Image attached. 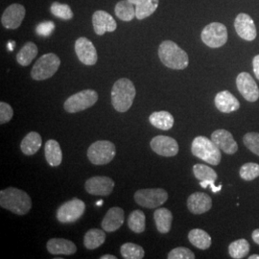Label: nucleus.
Returning a JSON list of instances; mask_svg holds the SVG:
<instances>
[{"label": "nucleus", "mask_w": 259, "mask_h": 259, "mask_svg": "<svg viewBox=\"0 0 259 259\" xmlns=\"http://www.w3.org/2000/svg\"><path fill=\"white\" fill-rule=\"evenodd\" d=\"M0 205L17 215H25L32 207V200L25 191L8 187L0 191Z\"/></svg>", "instance_id": "obj_1"}, {"label": "nucleus", "mask_w": 259, "mask_h": 259, "mask_svg": "<svg viewBox=\"0 0 259 259\" xmlns=\"http://www.w3.org/2000/svg\"><path fill=\"white\" fill-rule=\"evenodd\" d=\"M136 87L127 79L121 78L117 80L111 89V104L115 111L126 112L129 111L136 98Z\"/></svg>", "instance_id": "obj_2"}, {"label": "nucleus", "mask_w": 259, "mask_h": 259, "mask_svg": "<svg viewBox=\"0 0 259 259\" xmlns=\"http://www.w3.org/2000/svg\"><path fill=\"white\" fill-rule=\"evenodd\" d=\"M158 57L163 65L175 70L185 69L189 64L187 53L172 40H164L160 44Z\"/></svg>", "instance_id": "obj_3"}, {"label": "nucleus", "mask_w": 259, "mask_h": 259, "mask_svg": "<svg viewBox=\"0 0 259 259\" xmlns=\"http://www.w3.org/2000/svg\"><path fill=\"white\" fill-rule=\"evenodd\" d=\"M191 152L193 156L211 165H218L222 158L220 149L213 142L212 139H208L203 136L193 139Z\"/></svg>", "instance_id": "obj_4"}, {"label": "nucleus", "mask_w": 259, "mask_h": 259, "mask_svg": "<svg viewBox=\"0 0 259 259\" xmlns=\"http://www.w3.org/2000/svg\"><path fill=\"white\" fill-rule=\"evenodd\" d=\"M61 60L54 53L41 56L31 70V77L36 81H44L51 78L58 71Z\"/></svg>", "instance_id": "obj_5"}, {"label": "nucleus", "mask_w": 259, "mask_h": 259, "mask_svg": "<svg viewBox=\"0 0 259 259\" xmlns=\"http://www.w3.org/2000/svg\"><path fill=\"white\" fill-rule=\"evenodd\" d=\"M115 155V145L109 140L95 141L88 150V157L95 165H106L110 163Z\"/></svg>", "instance_id": "obj_6"}, {"label": "nucleus", "mask_w": 259, "mask_h": 259, "mask_svg": "<svg viewBox=\"0 0 259 259\" xmlns=\"http://www.w3.org/2000/svg\"><path fill=\"white\" fill-rule=\"evenodd\" d=\"M97 101L98 93L93 90H84L68 97L65 100L64 108L68 113H76L93 107Z\"/></svg>", "instance_id": "obj_7"}, {"label": "nucleus", "mask_w": 259, "mask_h": 259, "mask_svg": "<svg viewBox=\"0 0 259 259\" xmlns=\"http://www.w3.org/2000/svg\"><path fill=\"white\" fill-rule=\"evenodd\" d=\"M136 203L146 208H157L168 200V193L162 188L139 189L134 196Z\"/></svg>", "instance_id": "obj_8"}, {"label": "nucleus", "mask_w": 259, "mask_h": 259, "mask_svg": "<svg viewBox=\"0 0 259 259\" xmlns=\"http://www.w3.org/2000/svg\"><path fill=\"white\" fill-rule=\"evenodd\" d=\"M201 37L205 46L210 48H219L228 41V30L223 23L212 22L204 28Z\"/></svg>", "instance_id": "obj_9"}, {"label": "nucleus", "mask_w": 259, "mask_h": 259, "mask_svg": "<svg viewBox=\"0 0 259 259\" xmlns=\"http://www.w3.org/2000/svg\"><path fill=\"white\" fill-rule=\"evenodd\" d=\"M85 204L83 201L78 198H73L72 200L60 205L56 216L59 222L70 224L78 221L83 216Z\"/></svg>", "instance_id": "obj_10"}, {"label": "nucleus", "mask_w": 259, "mask_h": 259, "mask_svg": "<svg viewBox=\"0 0 259 259\" xmlns=\"http://www.w3.org/2000/svg\"><path fill=\"white\" fill-rule=\"evenodd\" d=\"M237 90L248 102H255L259 98V89L254 79L248 72H241L236 78Z\"/></svg>", "instance_id": "obj_11"}, {"label": "nucleus", "mask_w": 259, "mask_h": 259, "mask_svg": "<svg viewBox=\"0 0 259 259\" xmlns=\"http://www.w3.org/2000/svg\"><path fill=\"white\" fill-rule=\"evenodd\" d=\"M84 188L89 194L109 196L113 191L114 182L109 177H93L85 182Z\"/></svg>", "instance_id": "obj_12"}, {"label": "nucleus", "mask_w": 259, "mask_h": 259, "mask_svg": "<svg viewBox=\"0 0 259 259\" xmlns=\"http://www.w3.org/2000/svg\"><path fill=\"white\" fill-rule=\"evenodd\" d=\"M75 52L79 61L85 65H93L98 60L96 48L87 37H79L75 42Z\"/></svg>", "instance_id": "obj_13"}, {"label": "nucleus", "mask_w": 259, "mask_h": 259, "mask_svg": "<svg viewBox=\"0 0 259 259\" xmlns=\"http://www.w3.org/2000/svg\"><path fill=\"white\" fill-rule=\"evenodd\" d=\"M150 146L158 156L174 157L179 153V144L176 139L167 136H157L151 140Z\"/></svg>", "instance_id": "obj_14"}, {"label": "nucleus", "mask_w": 259, "mask_h": 259, "mask_svg": "<svg viewBox=\"0 0 259 259\" xmlns=\"http://www.w3.org/2000/svg\"><path fill=\"white\" fill-rule=\"evenodd\" d=\"M193 173H194L195 178L200 181V185L203 188L210 186L213 193H217L222 189V185L216 186L214 185L215 181L218 178V175L211 167L204 165V164H195L193 166Z\"/></svg>", "instance_id": "obj_15"}, {"label": "nucleus", "mask_w": 259, "mask_h": 259, "mask_svg": "<svg viewBox=\"0 0 259 259\" xmlns=\"http://www.w3.org/2000/svg\"><path fill=\"white\" fill-rule=\"evenodd\" d=\"M26 11L24 6L20 4H12L4 11L1 17L2 25L7 29H17L19 28L22 20L25 18Z\"/></svg>", "instance_id": "obj_16"}, {"label": "nucleus", "mask_w": 259, "mask_h": 259, "mask_svg": "<svg viewBox=\"0 0 259 259\" xmlns=\"http://www.w3.org/2000/svg\"><path fill=\"white\" fill-rule=\"evenodd\" d=\"M234 27L238 36L248 41L253 40L256 36V27L250 16L241 13L234 20Z\"/></svg>", "instance_id": "obj_17"}, {"label": "nucleus", "mask_w": 259, "mask_h": 259, "mask_svg": "<svg viewBox=\"0 0 259 259\" xmlns=\"http://www.w3.org/2000/svg\"><path fill=\"white\" fill-rule=\"evenodd\" d=\"M213 142L227 155H233L237 152L238 145L232 134L227 130H216L211 135Z\"/></svg>", "instance_id": "obj_18"}, {"label": "nucleus", "mask_w": 259, "mask_h": 259, "mask_svg": "<svg viewBox=\"0 0 259 259\" xmlns=\"http://www.w3.org/2000/svg\"><path fill=\"white\" fill-rule=\"evenodd\" d=\"M93 24L94 32L102 36L106 32H114L117 24L111 15L105 11H96L93 14Z\"/></svg>", "instance_id": "obj_19"}, {"label": "nucleus", "mask_w": 259, "mask_h": 259, "mask_svg": "<svg viewBox=\"0 0 259 259\" xmlns=\"http://www.w3.org/2000/svg\"><path fill=\"white\" fill-rule=\"evenodd\" d=\"M187 207L190 212L196 215L204 214L211 209L212 200L209 195L203 192H195L188 197Z\"/></svg>", "instance_id": "obj_20"}, {"label": "nucleus", "mask_w": 259, "mask_h": 259, "mask_svg": "<svg viewBox=\"0 0 259 259\" xmlns=\"http://www.w3.org/2000/svg\"><path fill=\"white\" fill-rule=\"evenodd\" d=\"M125 221V212L121 207H111L103 219L102 229L107 232H114L119 230Z\"/></svg>", "instance_id": "obj_21"}, {"label": "nucleus", "mask_w": 259, "mask_h": 259, "mask_svg": "<svg viewBox=\"0 0 259 259\" xmlns=\"http://www.w3.org/2000/svg\"><path fill=\"white\" fill-rule=\"evenodd\" d=\"M214 103L217 110L224 113H231L240 108V102L238 99L229 91H223L217 93Z\"/></svg>", "instance_id": "obj_22"}, {"label": "nucleus", "mask_w": 259, "mask_h": 259, "mask_svg": "<svg viewBox=\"0 0 259 259\" xmlns=\"http://www.w3.org/2000/svg\"><path fill=\"white\" fill-rule=\"evenodd\" d=\"M47 250L54 255H71L77 251V247L72 241L64 238H52L47 242Z\"/></svg>", "instance_id": "obj_23"}, {"label": "nucleus", "mask_w": 259, "mask_h": 259, "mask_svg": "<svg viewBox=\"0 0 259 259\" xmlns=\"http://www.w3.org/2000/svg\"><path fill=\"white\" fill-rule=\"evenodd\" d=\"M45 154L50 166H59L63 161V152L59 142L55 139L47 140L45 145Z\"/></svg>", "instance_id": "obj_24"}, {"label": "nucleus", "mask_w": 259, "mask_h": 259, "mask_svg": "<svg viewBox=\"0 0 259 259\" xmlns=\"http://www.w3.org/2000/svg\"><path fill=\"white\" fill-rule=\"evenodd\" d=\"M41 137L37 132H30L20 143L21 152L25 156H33L41 147Z\"/></svg>", "instance_id": "obj_25"}, {"label": "nucleus", "mask_w": 259, "mask_h": 259, "mask_svg": "<svg viewBox=\"0 0 259 259\" xmlns=\"http://www.w3.org/2000/svg\"><path fill=\"white\" fill-rule=\"evenodd\" d=\"M136 6V18L141 20L155 13L158 6V0H129Z\"/></svg>", "instance_id": "obj_26"}, {"label": "nucleus", "mask_w": 259, "mask_h": 259, "mask_svg": "<svg viewBox=\"0 0 259 259\" xmlns=\"http://www.w3.org/2000/svg\"><path fill=\"white\" fill-rule=\"evenodd\" d=\"M154 219L158 232L168 233L171 230L173 222V214L167 208H157L154 212Z\"/></svg>", "instance_id": "obj_27"}, {"label": "nucleus", "mask_w": 259, "mask_h": 259, "mask_svg": "<svg viewBox=\"0 0 259 259\" xmlns=\"http://www.w3.org/2000/svg\"><path fill=\"white\" fill-rule=\"evenodd\" d=\"M150 123L157 129L168 131L174 125L173 115L165 111H155L149 117Z\"/></svg>", "instance_id": "obj_28"}, {"label": "nucleus", "mask_w": 259, "mask_h": 259, "mask_svg": "<svg viewBox=\"0 0 259 259\" xmlns=\"http://www.w3.org/2000/svg\"><path fill=\"white\" fill-rule=\"evenodd\" d=\"M189 242L200 250H207L211 246V237L206 232L200 229H194L188 233Z\"/></svg>", "instance_id": "obj_29"}, {"label": "nucleus", "mask_w": 259, "mask_h": 259, "mask_svg": "<svg viewBox=\"0 0 259 259\" xmlns=\"http://www.w3.org/2000/svg\"><path fill=\"white\" fill-rule=\"evenodd\" d=\"M105 231L98 229H92L85 232L83 236V245L88 250H95L102 246L106 241Z\"/></svg>", "instance_id": "obj_30"}, {"label": "nucleus", "mask_w": 259, "mask_h": 259, "mask_svg": "<svg viewBox=\"0 0 259 259\" xmlns=\"http://www.w3.org/2000/svg\"><path fill=\"white\" fill-rule=\"evenodd\" d=\"M37 52L38 50H37V46L34 42L29 41L19 50L17 55V61L19 65L22 66H28L37 57Z\"/></svg>", "instance_id": "obj_31"}, {"label": "nucleus", "mask_w": 259, "mask_h": 259, "mask_svg": "<svg viewBox=\"0 0 259 259\" xmlns=\"http://www.w3.org/2000/svg\"><path fill=\"white\" fill-rule=\"evenodd\" d=\"M115 15L123 21H131L136 17V6L129 0H122L114 8Z\"/></svg>", "instance_id": "obj_32"}, {"label": "nucleus", "mask_w": 259, "mask_h": 259, "mask_svg": "<svg viewBox=\"0 0 259 259\" xmlns=\"http://www.w3.org/2000/svg\"><path fill=\"white\" fill-rule=\"evenodd\" d=\"M250 251V244L246 239H238L229 246V253L232 258H245Z\"/></svg>", "instance_id": "obj_33"}, {"label": "nucleus", "mask_w": 259, "mask_h": 259, "mask_svg": "<svg viewBox=\"0 0 259 259\" xmlns=\"http://www.w3.org/2000/svg\"><path fill=\"white\" fill-rule=\"evenodd\" d=\"M128 226L132 232L142 233L146 228V217L142 210H135L128 218Z\"/></svg>", "instance_id": "obj_34"}, {"label": "nucleus", "mask_w": 259, "mask_h": 259, "mask_svg": "<svg viewBox=\"0 0 259 259\" xmlns=\"http://www.w3.org/2000/svg\"><path fill=\"white\" fill-rule=\"evenodd\" d=\"M121 255L126 259H142L145 251L141 246L135 243H125L121 246Z\"/></svg>", "instance_id": "obj_35"}, {"label": "nucleus", "mask_w": 259, "mask_h": 259, "mask_svg": "<svg viewBox=\"0 0 259 259\" xmlns=\"http://www.w3.org/2000/svg\"><path fill=\"white\" fill-rule=\"evenodd\" d=\"M240 177L244 181H253L259 177V164L254 162H248L241 166Z\"/></svg>", "instance_id": "obj_36"}, {"label": "nucleus", "mask_w": 259, "mask_h": 259, "mask_svg": "<svg viewBox=\"0 0 259 259\" xmlns=\"http://www.w3.org/2000/svg\"><path fill=\"white\" fill-rule=\"evenodd\" d=\"M50 11L55 17L60 19H71L73 18L72 10L66 4L54 2L50 7Z\"/></svg>", "instance_id": "obj_37"}, {"label": "nucleus", "mask_w": 259, "mask_h": 259, "mask_svg": "<svg viewBox=\"0 0 259 259\" xmlns=\"http://www.w3.org/2000/svg\"><path fill=\"white\" fill-rule=\"evenodd\" d=\"M243 142L245 146L259 157V133H248L244 136Z\"/></svg>", "instance_id": "obj_38"}, {"label": "nucleus", "mask_w": 259, "mask_h": 259, "mask_svg": "<svg viewBox=\"0 0 259 259\" xmlns=\"http://www.w3.org/2000/svg\"><path fill=\"white\" fill-rule=\"evenodd\" d=\"M168 259H194V252L191 250H189L188 248L185 247H178L175 248L174 250H171L168 255Z\"/></svg>", "instance_id": "obj_39"}, {"label": "nucleus", "mask_w": 259, "mask_h": 259, "mask_svg": "<svg viewBox=\"0 0 259 259\" xmlns=\"http://www.w3.org/2000/svg\"><path fill=\"white\" fill-rule=\"evenodd\" d=\"M14 116V110L8 103L0 102V124L8 123Z\"/></svg>", "instance_id": "obj_40"}, {"label": "nucleus", "mask_w": 259, "mask_h": 259, "mask_svg": "<svg viewBox=\"0 0 259 259\" xmlns=\"http://www.w3.org/2000/svg\"><path fill=\"white\" fill-rule=\"evenodd\" d=\"M54 28H55V25L52 21H47V22H41L40 24H38L36 28V31L38 35L47 37L53 32Z\"/></svg>", "instance_id": "obj_41"}, {"label": "nucleus", "mask_w": 259, "mask_h": 259, "mask_svg": "<svg viewBox=\"0 0 259 259\" xmlns=\"http://www.w3.org/2000/svg\"><path fill=\"white\" fill-rule=\"evenodd\" d=\"M252 66H253V73L259 80V55H256L253 58Z\"/></svg>", "instance_id": "obj_42"}, {"label": "nucleus", "mask_w": 259, "mask_h": 259, "mask_svg": "<svg viewBox=\"0 0 259 259\" xmlns=\"http://www.w3.org/2000/svg\"><path fill=\"white\" fill-rule=\"evenodd\" d=\"M251 237H252V240L254 241V243H256L257 245H259V229L252 232Z\"/></svg>", "instance_id": "obj_43"}, {"label": "nucleus", "mask_w": 259, "mask_h": 259, "mask_svg": "<svg viewBox=\"0 0 259 259\" xmlns=\"http://www.w3.org/2000/svg\"><path fill=\"white\" fill-rule=\"evenodd\" d=\"M101 259H116V256H114V255H111V254H105V255H102Z\"/></svg>", "instance_id": "obj_44"}, {"label": "nucleus", "mask_w": 259, "mask_h": 259, "mask_svg": "<svg viewBox=\"0 0 259 259\" xmlns=\"http://www.w3.org/2000/svg\"><path fill=\"white\" fill-rule=\"evenodd\" d=\"M249 259H259V255L258 254H252L249 256Z\"/></svg>", "instance_id": "obj_45"}, {"label": "nucleus", "mask_w": 259, "mask_h": 259, "mask_svg": "<svg viewBox=\"0 0 259 259\" xmlns=\"http://www.w3.org/2000/svg\"><path fill=\"white\" fill-rule=\"evenodd\" d=\"M102 204H103V201H98V203H97V205H98V206H100V205H102Z\"/></svg>", "instance_id": "obj_46"}]
</instances>
